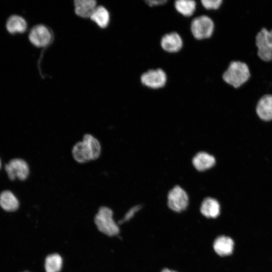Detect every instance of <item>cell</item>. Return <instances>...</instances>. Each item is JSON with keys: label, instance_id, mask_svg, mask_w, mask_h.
Returning <instances> with one entry per match:
<instances>
[{"label": "cell", "instance_id": "obj_9", "mask_svg": "<svg viewBox=\"0 0 272 272\" xmlns=\"http://www.w3.org/2000/svg\"><path fill=\"white\" fill-rule=\"evenodd\" d=\"M162 49L168 53H176L182 49L183 41L181 36L176 32L164 35L160 40Z\"/></svg>", "mask_w": 272, "mask_h": 272}, {"label": "cell", "instance_id": "obj_10", "mask_svg": "<svg viewBox=\"0 0 272 272\" xmlns=\"http://www.w3.org/2000/svg\"><path fill=\"white\" fill-rule=\"evenodd\" d=\"M194 168L199 172H203L211 169L216 164L215 157L205 151L196 153L191 159Z\"/></svg>", "mask_w": 272, "mask_h": 272}, {"label": "cell", "instance_id": "obj_6", "mask_svg": "<svg viewBox=\"0 0 272 272\" xmlns=\"http://www.w3.org/2000/svg\"><path fill=\"white\" fill-rule=\"evenodd\" d=\"M189 202L187 192L181 186H173L167 194V205L172 211L180 213L186 210Z\"/></svg>", "mask_w": 272, "mask_h": 272}, {"label": "cell", "instance_id": "obj_13", "mask_svg": "<svg viewBox=\"0 0 272 272\" xmlns=\"http://www.w3.org/2000/svg\"><path fill=\"white\" fill-rule=\"evenodd\" d=\"M221 207L219 201L212 197H205L201 203L200 212L208 218H216L220 214Z\"/></svg>", "mask_w": 272, "mask_h": 272}, {"label": "cell", "instance_id": "obj_15", "mask_svg": "<svg viewBox=\"0 0 272 272\" xmlns=\"http://www.w3.org/2000/svg\"><path fill=\"white\" fill-rule=\"evenodd\" d=\"M6 27L8 32L11 34L22 33L26 30L27 24L22 17L17 15H13L8 18Z\"/></svg>", "mask_w": 272, "mask_h": 272}, {"label": "cell", "instance_id": "obj_3", "mask_svg": "<svg viewBox=\"0 0 272 272\" xmlns=\"http://www.w3.org/2000/svg\"><path fill=\"white\" fill-rule=\"evenodd\" d=\"M95 223L99 231L109 236L119 232L118 225L113 218V212L106 207H101L95 217Z\"/></svg>", "mask_w": 272, "mask_h": 272}, {"label": "cell", "instance_id": "obj_12", "mask_svg": "<svg viewBox=\"0 0 272 272\" xmlns=\"http://www.w3.org/2000/svg\"><path fill=\"white\" fill-rule=\"evenodd\" d=\"M256 112L258 117L264 121L272 120V95L265 94L257 101Z\"/></svg>", "mask_w": 272, "mask_h": 272}, {"label": "cell", "instance_id": "obj_24", "mask_svg": "<svg viewBox=\"0 0 272 272\" xmlns=\"http://www.w3.org/2000/svg\"><path fill=\"white\" fill-rule=\"evenodd\" d=\"M167 0H145L147 5L151 8L157 7L164 5Z\"/></svg>", "mask_w": 272, "mask_h": 272}, {"label": "cell", "instance_id": "obj_26", "mask_svg": "<svg viewBox=\"0 0 272 272\" xmlns=\"http://www.w3.org/2000/svg\"><path fill=\"white\" fill-rule=\"evenodd\" d=\"M1 167H2V161H1V159L0 158V169H1Z\"/></svg>", "mask_w": 272, "mask_h": 272}, {"label": "cell", "instance_id": "obj_8", "mask_svg": "<svg viewBox=\"0 0 272 272\" xmlns=\"http://www.w3.org/2000/svg\"><path fill=\"white\" fill-rule=\"evenodd\" d=\"M29 40L34 46L38 47H44L50 42L51 36L49 30L43 25H37L30 30Z\"/></svg>", "mask_w": 272, "mask_h": 272}, {"label": "cell", "instance_id": "obj_27", "mask_svg": "<svg viewBox=\"0 0 272 272\" xmlns=\"http://www.w3.org/2000/svg\"><path fill=\"white\" fill-rule=\"evenodd\" d=\"M160 45H158V46H160ZM158 46H157L155 48V49H156ZM155 50H154V51H155ZM153 54H154V53H153ZM153 66H154V65H153Z\"/></svg>", "mask_w": 272, "mask_h": 272}, {"label": "cell", "instance_id": "obj_17", "mask_svg": "<svg viewBox=\"0 0 272 272\" xmlns=\"http://www.w3.org/2000/svg\"><path fill=\"white\" fill-rule=\"evenodd\" d=\"M75 160L79 163H84L92 160V156L88 145L83 141L76 143L72 150Z\"/></svg>", "mask_w": 272, "mask_h": 272}, {"label": "cell", "instance_id": "obj_1", "mask_svg": "<svg viewBox=\"0 0 272 272\" xmlns=\"http://www.w3.org/2000/svg\"><path fill=\"white\" fill-rule=\"evenodd\" d=\"M250 76L248 65L244 62L236 60L230 62L222 75V79L228 85L237 89L245 84Z\"/></svg>", "mask_w": 272, "mask_h": 272}, {"label": "cell", "instance_id": "obj_4", "mask_svg": "<svg viewBox=\"0 0 272 272\" xmlns=\"http://www.w3.org/2000/svg\"><path fill=\"white\" fill-rule=\"evenodd\" d=\"M255 45L258 57L265 62L272 61V29L263 28L255 37Z\"/></svg>", "mask_w": 272, "mask_h": 272}, {"label": "cell", "instance_id": "obj_5", "mask_svg": "<svg viewBox=\"0 0 272 272\" xmlns=\"http://www.w3.org/2000/svg\"><path fill=\"white\" fill-rule=\"evenodd\" d=\"M167 80L166 72L161 68L149 70L143 73L140 77L141 84L144 86L154 90L164 88Z\"/></svg>", "mask_w": 272, "mask_h": 272}, {"label": "cell", "instance_id": "obj_22", "mask_svg": "<svg viewBox=\"0 0 272 272\" xmlns=\"http://www.w3.org/2000/svg\"><path fill=\"white\" fill-rule=\"evenodd\" d=\"M199 2L206 11H217L221 7L223 0H200Z\"/></svg>", "mask_w": 272, "mask_h": 272}, {"label": "cell", "instance_id": "obj_2", "mask_svg": "<svg viewBox=\"0 0 272 272\" xmlns=\"http://www.w3.org/2000/svg\"><path fill=\"white\" fill-rule=\"evenodd\" d=\"M190 29L193 38L199 41L207 40L212 37L215 30V23L207 15H200L192 17Z\"/></svg>", "mask_w": 272, "mask_h": 272}, {"label": "cell", "instance_id": "obj_11", "mask_svg": "<svg viewBox=\"0 0 272 272\" xmlns=\"http://www.w3.org/2000/svg\"><path fill=\"white\" fill-rule=\"evenodd\" d=\"M234 245V241L231 237L226 235H220L215 239L213 247L217 255L225 257L233 253Z\"/></svg>", "mask_w": 272, "mask_h": 272}, {"label": "cell", "instance_id": "obj_19", "mask_svg": "<svg viewBox=\"0 0 272 272\" xmlns=\"http://www.w3.org/2000/svg\"><path fill=\"white\" fill-rule=\"evenodd\" d=\"M91 19L101 28H105L109 22V14L103 6L96 7L91 14Z\"/></svg>", "mask_w": 272, "mask_h": 272}, {"label": "cell", "instance_id": "obj_25", "mask_svg": "<svg viewBox=\"0 0 272 272\" xmlns=\"http://www.w3.org/2000/svg\"><path fill=\"white\" fill-rule=\"evenodd\" d=\"M161 272H177L175 270H171L167 268H164Z\"/></svg>", "mask_w": 272, "mask_h": 272}, {"label": "cell", "instance_id": "obj_20", "mask_svg": "<svg viewBox=\"0 0 272 272\" xmlns=\"http://www.w3.org/2000/svg\"><path fill=\"white\" fill-rule=\"evenodd\" d=\"M62 265V259L58 254H50L45 258L44 267L46 272H59Z\"/></svg>", "mask_w": 272, "mask_h": 272}, {"label": "cell", "instance_id": "obj_14", "mask_svg": "<svg viewBox=\"0 0 272 272\" xmlns=\"http://www.w3.org/2000/svg\"><path fill=\"white\" fill-rule=\"evenodd\" d=\"M174 7L176 11L185 18L194 16L197 8L195 0H174Z\"/></svg>", "mask_w": 272, "mask_h": 272}, {"label": "cell", "instance_id": "obj_18", "mask_svg": "<svg viewBox=\"0 0 272 272\" xmlns=\"http://www.w3.org/2000/svg\"><path fill=\"white\" fill-rule=\"evenodd\" d=\"M96 7V2L94 0H76L75 1L76 14L82 18L90 17Z\"/></svg>", "mask_w": 272, "mask_h": 272}, {"label": "cell", "instance_id": "obj_7", "mask_svg": "<svg viewBox=\"0 0 272 272\" xmlns=\"http://www.w3.org/2000/svg\"><path fill=\"white\" fill-rule=\"evenodd\" d=\"M5 170L8 177L11 180L16 178L20 180H25L30 173V169L27 163L21 158L11 159L5 166Z\"/></svg>", "mask_w": 272, "mask_h": 272}, {"label": "cell", "instance_id": "obj_21", "mask_svg": "<svg viewBox=\"0 0 272 272\" xmlns=\"http://www.w3.org/2000/svg\"><path fill=\"white\" fill-rule=\"evenodd\" d=\"M82 141L89 147L92 154V160L97 159L99 157L101 151L99 141L90 134H85Z\"/></svg>", "mask_w": 272, "mask_h": 272}, {"label": "cell", "instance_id": "obj_23", "mask_svg": "<svg viewBox=\"0 0 272 272\" xmlns=\"http://www.w3.org/2000/svg\"><path fill=\"white\" fill-rule=\"evenodd\" d=\"M141 209L140 205L135 206L130 208L123 217V218L120 221V223H123L130 220L135 214Z\"/></svg>", "mask_w": 272, "mask_h": 272}, {"label": "cell", "instance_id": "obj_16", "mask_svg": "<svg viewBox=\"0 0 272 272\" xmlns=\"http://www.w3.org/2000/svg\"><path fill=\"white\" fill-rule=\"evenodd\" d=\"M0 207L5 211L14 212L19 207V201L14 193L5 190L0 193Z\"/></svg>", "mask_w": 272, "mask_h": 272}, {"label": "cell", "instance_id": "obj_28", "mask_svg": "<svg viewBox=\"0 0 272 272\" xmlns=\"http://www.w3.org/2000/svg\"><path fill=\"white\" fill-rule=\"evenodd\" d=\"M25 272H28V271H25Z\"/></svg>", "mask_w": 272, "mask_h": 272}]
</instances>
